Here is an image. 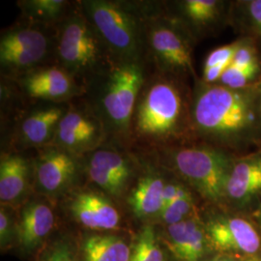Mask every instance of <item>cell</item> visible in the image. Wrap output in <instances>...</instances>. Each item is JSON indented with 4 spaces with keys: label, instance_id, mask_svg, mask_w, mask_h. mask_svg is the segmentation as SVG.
<instances>
[{
    "label": "cell",
    "instance_id": "cell-1",
    "mask_svg": "<svg viewBox=\"0 0 261 261\" xmlns=\"http://www.w3.org/2000/svg\"><path fill=\"white\" fill-rule=\"evenodd\" d=\"M193 141L237 158L261 150V105L258 82L243 89L199 79L193 86Z\"/></svg>",
    "mask_w": 261,
    "mask_h": 261
},
{
    "label": "cell",
    "instance_id": "cell-2",
    "mask_svg": "<svg viewBox=\"0 0 261 261\" xmlns=\"http://www.w3.org/2000/svg\"><path fill=\"white\" fill-rule=\"evenodd\" d=\"M193 87L185 81L154 72L141 87L130 123L129 141L159 151L193 141Z\"/></svg>",
    "mask_w": 261,
    "mask_h": 261
},
{
    "label": "cell",
    "instance_id": "cell-3",
    "mask_svg": "<svg viewBox=\"0 0 261 261\" xmlns=\"http://www.w3.org/2000/svg\"><path fill=\"white\" fill-rule=\"evenodd\" d=\"M144 63L114 60L101 74L84 85L88 103L108 134L129 141L130 123L138 97L146 80Z\"/></svg>",
    "mask_w": 261,
    "mask_h": 261
},
{
    "label": "cell",
    "instance_id": "cell-4",
    "mask_svg": "<svg viewBox=\"0 0 261 261\" xmlns=\"http://www.w3.org/2000/svg\"><path fill=\"white\" fill-rule=\"evenodd\" d=\"M79 4L115 60L144 63L148 4L112 0H84Z\"/></svg>",
    "mask_w": 261,
    "mask_h": 261
},
{
    "label": "cell",
    "instance_id": "cell-5",
    "mask_svg": "<svg viewBox=\"0 0 261 261\" xmlns=\"http://www.w3.org/2000/svg\"><path fill=\"white\" fill-rule=\"evenodd\" d=\"M156 154L202 199L212 205L225 204L226 184L237 157L199 142L159 150Z\"/></svg>",
    "mask_w": 261,
    "mask_h": 261
},
{
    "label": "cell",
    "instance_id": "cell-6",
    "mask_svg": "<svg viewBox=\"0 0 261 261\" xmlns=\"http://www.w3.org/2000/svg\"><path fill=\"white\" fill-rule=\"evenodd\" d=\"M55 50L56 65L72 75L84 89L85 84L115 60L80 4L58 24Z\"/></svg>",
    "mask_w": 261,
    "mask_h": 261
},
{
    "label": "cell",
    "instance_id": "cell-7",
    "mask_svg": "<svg viewBox=\"0 0 261 261\" xmlns=\"http://www.w3.org/2000/svg\"><path fill=\"white\" fill-rule=\"evenodd\" d=\"M147 58L156 72L195 84L197 77L194 63L196 43L186 30L172 19L165 4H148L145 19Z\"/></svg>",
    "mask_w": 261,
    "mask_h": 261
},
{
    "label": "cell",
    "instance_id": "cell-8",
    "mask_svg": "<svg viewBox=\"0 0 261 261\" xmlns=\"http://www.w3.org/2000/svg\"><path fill=\"white\" fill-rule=\"evenodd\" d=\"M38 150L32 164L34 190L39 196L53 200L71 194L82 174L84 157L53 144Z\"/></svg>",
    "mask_w": 261,
    "mask_h": 261
},
{
    "label": "cell",
    "instance_id": "cell-9",
    "mask_svg": "<svg viewBox=\"0 0 261 261\" xmlns=\"http://www.w3.org/2000/svg\"><path fill=\"white\" fill-rule=\"evenodd\" d=\"M108 135L103 122L88 103H71L51 144L84 157L101 147Z\"/></svg>",
    "mask_w": 261,
    "mask_h": 261
},
{
    "label": "cell",
    "instance_id": "cell-10",
    "mask_svg": "<svg viewBox=\"0 0 261 261\" xmlns=\"http://www.w3.org/2000/svg\"><path fill=\"white\" fill-rule=\"evenodd\" d=\"M84 171L94 185L113 199L128 195L136 177V161L113 147H99L84 156Z\"/></svg>",
    "mask_w": 261,
    "mask_h": 261
},
{
    "label": "cell",
    "instance_id": "cell-11",
    "mask_svg": "<svg viewBox=\"0 0 261 261\" xmlns=\"http://www.w3.org/2000/svg\"><path fill=\"white\" fill-rule=\"evenodd\" d=\"M231 1L179 0L165 3L168 15L186 30L196 44L229 27Z\"/></svg>",
    "mask_w": 261,
    "mask_h": 261
},
{
    "label": "cell",
    "instance_id": "cell-12",
    "mask_svg": "<svg viewBox=\"0 0 261 261\" xmlns=\"http://www.w3.org/2000/svg\"><path fill=\"white\" fill-rule=\"evenodd\" d=\"M67 210L76 224L91 232H118L123 226L121 212L102 191L75 189L68 195Z\"/></svg>",
    "mask_w": 261,
    "mask_h": 261
},
{
    "label": "cell",
    "instance_id": "cell-13",
    "mask_svg": "<svg viewBox=\"0 0 261 261\" xmlns=\"http://www.w3.org/2000/svg\"><path fill=\"white\" fill-rule=\"evenodd\" d=\"M56 217L50 199L32 197L19 208L17 247L25 255L40 252L56 228Z\"/></svg>",
    "mask_w": 261,
    "mask_h": 261
},
{
    "label": "cell",
    "instance_id": "cell-14",
    "mask_svg": "<svg viewBox=\"0 0 261 261\" xmlns=\"http://www.w3.org/2000/svg\"><path fill=\"white\" fill-rule=\"evenodd\" d=\"M19 84L28 97L65 103L84 93L83 85L59 66L38 67L19 75Z\"/></svg>",
    "mask_w": 261,
    "mask_h": 261
},
{
    "label": "cell",
    "instance_id": "cell-15",
    "mask_svg": "<svg viewBox=\"0 0 261 261\" xmlns=\"http://www.w3.org/2000/svg\"><path fill=\"white\" fill-rule=\"evenodd\" d=\"M161 239L177 261H204L210 249H213L199 215L164 226Z\"/></svg>",
    "mask_w": 261,
    "mask_h": 261
},
{
    "label": "cell",
    "instance_id": "cell-16",
    "mask_svg": "<svg viewBox=\"0 0 261 261\" xmlns=\"http://www.w3.org/2000/svg\"><path fill=\"white\" fill-rule=\"evenodd\" d=\"M206 225L212 248L223 252L253 254L260 248V237L248 220L240 217H217Z\"/></svg>",
    "mask_w": 261,
    "mask_h": 261
},
{
    "label": "cell",
    "instance_id": "cell-17",
    "mask_svg": "<svg viewBox=\"0 0 261 261\" xmlns=\"http://www.w3.org/2000/svg\"><path fill=\"white\" fill-rule=\"evenodd\" d=\"M256 201L261 202V150L235 160L225 191V204L242 209Z\"/></svg>",
    "mask_w": 261,
    "mask_h": 261
},
{
    "label": "cell",
    "instance_id": "cell-18",
    "mask_svg": "<svg viewBox=\"0 0 261 261\" xmlns=\"http://www.w3.org/2000/svg\"><path fill=\"white\" fill-rule=\"evenodd\" d=\"M33 189L32 162L19 154L2 153L0 160L1 205L19 209L30 198Z\"/></svg>",
    "mask_w": 261,
    "mask_h": 261
},
{
    "label": "cell",
    "instance_id": "cell-19",
    "mask_svg": "<svg viewBox=\"0 0 261 261\" xmlns=\"http://www.w3.org/2000/svg\"><path fill=\"white\" fill-rule=\"evenodd\" d=\"M167 178L155 168L144 171L127 195V204L133 216L141 221L158 220L162 213Z\"/></svg>",
    "mask_w": 261,
    "mask_h": 261
},
{
    "label": "cell",
    "instance_id": "cell-20",
    "mask_svg": "<svg viewBox=\"0 0 261 261\" xmlns=\"http://www.w3.org/2000/svg\"><path fill=\"white\" fill-rule=\"evenodd\" d=\"M67 105V103H65ZM59 103L30 112L19 126V144L24 148H41L50 145L68 106Z\"/></svg>",
    "mask_w": 261,
    "mask_h": 261
},
{
    "label": "cell",
    "instance_id": "cell-21",
    "mask_svg": "<svg viewBox=\"0 0 261 261\" xmlns=\"http://www.w3.org/2000/svg\"><path fill=\"white\" fill-rule=\"evenodd\" d=\"M132 249L118 232H90L79 244L81 261H130Z\"/></svg>",
    "mask_w": 261,
    "mask_h": 261
},
{
    "label": "cell",
    "instance_id": "cell-22",
    "mask_svg": "<svg viewBox=\"0 0 261 261\" xmlns=\"http://www.w3.org/2000/svg\"><path fill=\"white\" fill-rule=\"evenodd\" d=\"M229 27L238 38L252 41L261 54V0L231 1Z\"/></svg>",
    "mask_w": 261,
    "mask_h": 261
},
{
    "label": "cell",
    "instance_id": "cell-23",
    "mask_svg": "<svg viewBox=\"0 0 261 261\" xmlns=\"http://www.w3.org/2000/svg\"><path fill=\"white\" fill-rule=\"evenodd\" d=\"M18 6L28 23L45 28H57L73 8L65 0H22Z\"/></svg>",
    "mask_w": 261,
    "mask_h": 261
},
{
    "label": "cell",
    "instance_id": "cell-24",
    "mask_svg": "<svg viewBox=\"0 0 261 261\" xmlns=\"http://www.w3.org/2000/svg\"><path fill=\"white\" fill-rule=\"evenodd\" d=\"M44 28H47L32 23L10 28L1 35L0 53L21 48L51 47L53 42Z\"/></svg>",
    "mask_w": 261,
    "mask_h": 261
},
{
    "label": "cell",
    "instance_id": "cell-25",
    "mask_svg": "<svg viewBox=\"0 0 261 261\" xmlns=\"http://www.w3.org/2000/svg\"><path fill=\"white\" fill-rule=\"evenodd\" d=\"M130 261H167L161 234L153 224H145L133 242Z\"/></svg>",
    "mask_w": 261,
    "mask_h": 261
},
{
    "label": "cell",
    "instance_id": "cell-26",
    "mask_svg": "<svg viewBox=\"0 0 261 261\" xmlns=\"http://www.w3.org/2000/svg\"><path fill=\"white\" fill-rule=\"evenodd\" d=\"M198 215L196 198L193 190L184 184L176 198L166 207L159 217V222L164 226L178 224Z\"/></svg>",
    "mask_w": 261,
    "mask_h": 261
},
{
    "label": "cell",
    "instance_id": "cell-27",
    "mask_svg": "<svg viewBox=\"0 0 261 261\" xmlns=\"http://www.w3.org/2000/svg\"><path fill=\"white\" fill-rule=\"evenodd\" d=\"M260 74L261 64L249 68H238L229 65L217 84L232 89H243L256 84Z\"/></svg>",
    "mask_w": 261,
    "mask_h": 261
},
{
    "label": "cell",
    "instance_id": "cell-28",
    "mask_svg": "<svg viewBox=\"0 0 261 261\" xmlns=\"http://www.w3.org/2000/svg\"><path fill=\"white\" fill-rule=\"evenodd\" d=\"M39 261H81L79 245L67 236L60 237L44 249Z\"/></svg>",
    "mask_w": 261,
    "mask_h": 261
},
{
    "label": "cell",
    "instance_id": "cell-29",
    "mask_svg": "<svg viewBox=\"0 0 261 261\" xmlns=\"http://www.w3.org/2000/svg\"><path fill=\"white\" fill-rule=\"evenodd\" d=\"M9 206L0 208V247L1 252H6L17 246L18 238V215Z\"/></svg>",
    "mask_w": 261,
    "mask_h": 261
},
{
    "label": "cell",
    "instance_id": "cell-30",
    "mask_svg": "<svg viewBox=\"0 0 261 261\" xmlns=\"http://www.w3.org/2000/svg\"><path fill=\"white\" fill-rule=\"evenodd\" d=\"M241 44V39L238 38L230 44L213 49L206 56L203 69H209L213 67H221L224 70L230 65L234 55Z\"/></svg>",
    "mask_w": 261,
    "mask_h": 261
},
{
    "label": "cell",
    "instance_id": "cell-31",
    "mask_svg": "<svg viewBox=\"0 0 261 261\" xmlns=\"http://www.w3.org/2000/svg\"><path fill=\"white\" fill-rule=\"evenodd\" d=\"M252 219L261 227V202L253 208L252 212Z\"/></svg>",
    "mask_w": 261,
    "mask_h": 261
},
{
    "label": "cell",
    "instance_id": "cell-32",
    "mask_svg": "<svg viewBox=\"0 0 261 261\" xmlns=\"http://www.w3.org/2000/svg\"><path fill=\"white\" fill-rule=\"evenodd\" d=\"M210 261H237L234 257L228 254H220Z\"/></svg>",
    "mask_w": 261,
    "mask_h": 261
},
{
    "label": "cell",
    "instance_id": "cell-33",
    "mask_svg": "<svg viewBox=\"0 0 261 261\" xmlns=\"http://www.w3.org/2000/svg\"><path fill=\"white\" fill-rule=\"evenodd\" d=\"M258 89H259V96H260V105H261V74L258 80Z\"/></svg>",
    "mask_w": 261,
    "mask_h": 261
},
{
    "label": "cell",
    "instance_id": "cell-34",
    "mask_svg": "<svg viewBox=\"0 0 261 261\" xmlns=\"http://www.w3.org/2000/svg\"><path fill=\"white\" fill-rule=\"evenodd\" d=\"M247 261H261L260 259H258V258H255V257H253V258H250L249 260Z\"/></svg>",
    "mask_w": 261,
    "mask_h": 261
}]
</instances>
